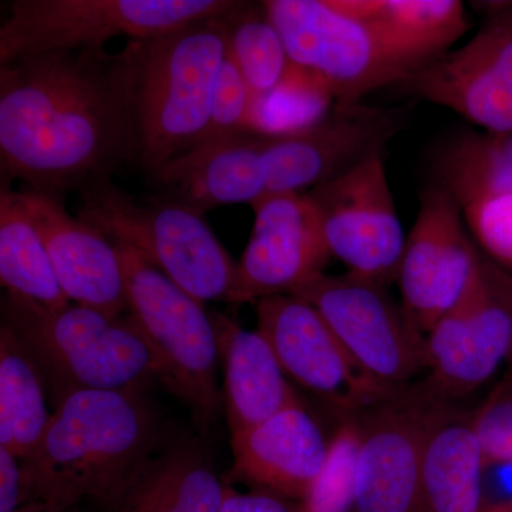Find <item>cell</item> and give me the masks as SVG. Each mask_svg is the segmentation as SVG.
Returning a JSON list of instances; mask_svg holds the SVG:
<instances>
[{
	"label": "cell",
	"instance_id": "obj_16",
	"mask_svg": "<svg viewBox=\"0 0 512 512\" xmlns=\"http://www.w3.org/2000/svg\"><path fill=\"white\" fill-rule=\"evenodd\" d=\"M400 124L402 117L394 110L336 104L325 120L309 130L285 137L264 136L268 197L316 187L383 153Z\"/></svg>",
	"mask_w": 512,
	"mask_h": 512
},
{
	"label": "cell",
	"instance_id": "obj_19",
	"mask_svg": "<svg viewBox=\"0 0 512 512\" xmlns=\"http://www.w3.org/2000/svg\"><path fill=\"white\" fill-rule=\"evenodd\" d=\"M231 477L302 501L322 474L330 440L302 402L232 434Z\"/></svg>",
	"mask_w": 512,
	"mask_h": 512
},
{
	"label": "cell",
	"instance_id": "obj_22",
	"mask_svg": "<svg viewBox=\"0 0 512 512\" xmlns=\"http://www.w3.org/2000/svg\"><path fill=\"white\" fill-rule=\"evenodd\" d=\"M224 491L200 440H171L138 468L107 510L220 512Z\"/></svg>",
	"mask_w": 512,
	"mask_h": 512
},
{
	"label": "cell",
	"instance_id": "obj_10",
	"mask_svg": "<svg viewBox=\"0 0 512 512\" xmlns=\"http://www.w3.org/2000/svg\"><path fill=\"white\" fill-rule=\"evenodd\" d=\"M382 154L365 158L306 194L318 210L330 254L350 274L386 286L399 276L406 238Z\"/></svg>",
	"mask_w": 512,
	"mask_h": 512
},
{
	"label": "cell",
	"instance_id": "obj_32",
	"mask_svg": "<svg viewBox=\"0 0 512 512\" xmlns=\"http://www.w3.org/2000/svg\"><path fill=\"white\" fill-rule=\"evenodd\" d=\"M463 211L481 245L512 266V192L473 202Z\"/></svg>",
	"mask_w": 512,
	"mask_h": 512
},
{
	"label": "cell",
	"instance_id": "obj_4",
	"mask_svg": "<svg viewBox=\"0 0 512 512\" xmlns=\"http://www.w3.org/2000/svg\"><path fill=\"white\" fill-rule=\"evenodd\" d=\"M2 325L25 346L55 406L86 390L148 387L160 366L128 313L110 318L72 305L47 309L6 292Z\"/></svg>",
	"mask_w": 512,
	"mask_h": 512
},
{
	"label": "cell",
	"instance_id": "obj_14",
	"mask_svg": "<svg viewBox=\"0 0 512 512\" xmlns=\"http://www.w3.org/2000/svg\"><path fill=\"white\" fill-rule=\"evenodd\" d=\"M444 399L427 387L377 404L360 424L355 512H423L421 466L430 421Z\"/></svg>",
	"mask_w": 512,
	"mask_h": 512
},
{
	"label": "cell",
	"instance_id": "obj_27",
	"mask_svg": "<svg viewBox=\"0 0 512 512\" xmlns=\"http://www.w3.org/2000/svg\"><path fill=\"white\" fill-rule=\"evenodd\" d=\"M439 187L461 208L512 192V134H467L451 141L434 163Z\"/></svg>",
	"mask_w": 512,
	"mask_h": 512
},
{
	"label": "cell",
	"instance_id": "obj_30",
	"mask_svg": "<svg viewBox=\"0 0 512 512\" xmlns=\"http://www.w3.org/2000/svg\"><path fill=\"white\" fill-rule=\"evenodd\" d=\"M360 426L345 421L330 439L329 457L318 480L298 503V512H355V466Z\"/></svg>",
	"mask_w": 512,
	"mask_h": 512
},
{
	"label": "cell",
	"instance_id": "obj_26",
	"mask_svg": "<svg viewBox=\"0 0 512 512\" xmlns=\"http://www.w3.org/2000/svg\"><path fill=\"white\" fill-rule=\"evenodd\" d=\"M0 281L6 292L47 309H62L72 303L57 281L45 242L19 192L5 185L0 195Z\"/></svg>",
	"mask_w": 512,
	"mask_h": 512
},
{
	"label": "cell",
	"instance_id": "obj_34",
	"mask_svg": "<svg viewBox=\"0 0 512 512\" xmlns=\"http://www.w3.org/2000/svg\"><path fill=\"white\" fill-rule=\"evenodd\" d=\"M478 512H512V461L484 456Z\"/></svg>",
	"mask_w": 512,
	"mask_h": 512
},
{
	"label": "cell",
	"instance_id": "obj_23",
	"mask_svg": "<svg viewBox=\"0 0 512 512\" xmlns=\"http://www.w3.org/2000/svg\"><path fill=\"white\" fill-rule=\"evenodd\" d=\"M483 461L474 413L454 409L443 400L424 443L423 512H478Z\"/></svg>",
	"mask_w": 512,
	"mask_h": 512
},
{
	"label": "cell",
	"instance_id": "obj_5",
	"mask_svg": "<svg viewBox=\"0 0 512 512\" xmlns=\"http://www.w3.org/2000/svg\"><path fill=\"white\" fill-rule=\"evenodd\" d=\"M79 195L77 217L113 244L136 251L202 305L228 302L237 262L197 211L168 200L140 204L113 180Z\"/></svg>",
	"mask_w": 512,
	"mask_h": 512
},
{
	"label": "cell",
	"instance_id": "obj_20",
	"mask_svg": "<svg viewBox=\"0 0 512 512\" xmlns=\"http://www.w3.org/2000/svg\"><path fill=\"white\" fill-rule=\"evenodd\" d=\"M165 188L163 200L204 215L221 205L249 204L268 197L264 136L241 131L192 148L153 177Z\"/></svg>",
	"mask_w": 512,
	"mask_h": 512
},
{
	"label": "cell",
	"instance_id": "obj_21",
	"mask_svg": "<svg viewBox=\"0 0 512 512\" xmlns=\"http://www.w3.org/2000/svg\"><path fill=\"white\" fill-rule=\"evenodd\" d=\"M224 362V403L231 433L251 429L301 402L264 336L242 329L222 312L211 313Z\"/></svg>",
	"mask_w": 512,
	"mask_h": 512
},
{
	"label": "cell",
	"instance_id": "obj_31",
	"mask_svg": "<svg viewBox=\"0 0 512 512\" xmlns=\"http://www.w3.org/2000/svg\"><path fill=\"white\" fill-rule=\"evenodd\" d=\"M252 100L254 97L248 84L245 83L234 60L227 53V59L215 86L207 131L198 146L221 140L241 131H248Z\"/></svg>",
	"mask_w": 512,
	"mask_h": 512
},
{
	"label": "cell",
	"instance_id": "obj_6",
	"mask_svg": "<svg viewBox=\"0 0 512 512\" xmlns=\"http://www.w3.org/2000/svg\"><path fill=\"white\" fill-rule=\"evenodd\" d=\"M116 245V244H114ZM119 249L126 278L128 316L160 366V382L183 400L200 423L217 419V335L204 305L133 249Z\"/></svg>",
	"mask_w": 512,
	"mask_h": 512
},
{
	"label": "cell",
	"instance_id": "obj_7",
	"mask_svg": "<svg viewBox=\"0 0 512 512\" xmlns=\"http://www.w3.org/2000/svg\"><path fill=\"white\" fill-rule=\"evenodd\" d=\"M232 0H15L0 26V64L100 49L114 37L150 39L227 15Z\"/></svg>",
	"mask_w": 512,
	"mask_h": 512
},
{
	"label": "cell",
	"instance_id": "obj_12",
	"mask_svg": "<svg viewBox=\"0 0 512 512\" xmlns=\"http://www.w3.org/2000/svg\"><path fill=\"white\" fill-rule=\"evenodd\" d=\"M255 305L256 330L274 350L286 376L336 409L352 413L375 407L397 393L357 365L311 303L279 295Z\"/></svg>",
	"mask_w": 512,
	"mask_h": 512
},
{
	"label": "cell",
	"instance_id": "obj_2",
	"mask_svg": "<svg viewBox=\"0 0 512 512\" xmlns=\"http://www.w3.org/2000/svg\"><path fill=\"white\" fill-rule=\"evenodd\" d=\"M148 387L86 390L57 404L32 456L22 460L23 505L109 508L131 476L171 440Z\"/></svg>",
	"mask_w": 512,
	"mask_h": 512
},
{
	"label": "cell",
	"instance_id": "obj_28",
	"mask_svg": "<svg viewBox=\"0 0 512 512\" xmlns=\"http://www.w3.org/2000/svg\"><path fill=\"white\" fill-rule=\"evenodd\" d=\"M228 55L251 90L252 97L276 89L293 63L284 39L261 3L237 2L224 16Z\"/></svg>",
	"mask_w": 512,
	"mask_h": 512
},
{
	"label": "cell",
	"instance_id": "obj_11",
	"mask_svg": "<svg viewBox=\"0 0 512 512\" xmlns=\"http://www.w3.org/2000/svg\"><path fill=\"white\" fill-rule=\"evenodd\" d=\"M426 343L436 396L448 402L483 386L512 352V275L483 259L474 284Z\"/></svg>",
	"mask_w": 512,
	"mask_h": 512
},
{
	"label": "cell",
	"instance_id": "obj_24",
	"mask_svg": "<svg viewBox=\"0 0 512 512\" xmlns=\"http://www.w3.org/2000/svg\"><path fill=\"white\" fill-rule=\"evenodd\" d=\"M365 20L412 74L446 55L468 28L458 0H336Z\"/></svg>",
	"mask_w": 512,
	"mask_h": 512
},
{
	"label": "cell",
	"instance_id": "obj_13",
	"mask_svg": "<svg viewBox=\"0 0 512 512\" xmlns=\"http://www.w3.org/2000/svg\"><path fill=\"white\" fill-rule=\"evenodd\" d=\"M463 217V208L450 192L430 187L406 239L397 281L404 312L424 336L466 295L483 262Z\"/></svg>",
	"mask_w": 512,
	"mask_h": 512
},
{
	"label": "cell",
	"instance_id": "obj_18",
	"mask_svg": "<svg viewBox=\"0 0 512 512\" xmlns=\"http://www.w3.org/2000/svg\"><path fill=\"white\" fill-rule=\"evenodd\" d=\"M18 192L69 301L110 318L126 315V278L116 245L77 215H70L63 202L35 191Z\"/></svg>",
	"mask_w": 512,
	"mask_h": 512
},
{
	"label": "cell",
	"instance_id": "obj_1",
	"mask_svg": "<svg viewBox=\"0 0 512 512\" xmlns=\"http://www.w3.org/2000/svg\"><path fill=\"white\" fill-rule=\"evenodd\" d=\"M3 180L60 202L137 163L136 49L67 50L0 64Z\"/></svg>",
	"mask_w": 512,
	"mask_h": 512
},
{
	"label": "cell",
	"instance_id": "obj_36",
	"mask_svg": "<svg viewBox=\"0 0 512 512\" xmlns=\"http://www.w3.org/2000/svg\"><path fill=\"white\" fill-rule=\"evenodd\" d=\"M22 505V460L0 447V512H16Z\"/></svg>",
	"mask_w": 512,
	"mask_h": 512
},
{
	"label": "cell",
	"instance_id": "obj_37",
	"mask_svg": "<svg viewBox=\"0 0 512 512\" xmlns=\"http://www.w3.org/2000/svg\"><path fill=\"white\" fill-rule=\"evenodd\" d=\"M16 512H73V510L72 508H64L56 504L33 501V503L22 505Z\"/></svg>",
	"mask_w": 512,
	"mask_h": 512
},
{
	"label": "cell",
	"instance_id": "obj_8",
	"mask_svg": "<svg viewBox=\"0 0 512 512\" xmlns=\"http://www.w3.org/2000/svg\"><path fill=\"white\" fill-rule=\"evenodd\" d=\"M262 6L292 63L325 83L340 106L360 103L365 94L412 74L372 26L336 0H268Z\"/></svg>",
	"mask_w": 512,
	"mask_h": 512
},
{
	"label": "cell",
	"instance_id": "obj_33",
	"mask_svg": "<svg viewBox=\"0 0 512 512\" xmlns=\"http://www.w3.org/2000/svg\"><path fill=\"white\" fill-rule=\"evenodd\" d=\"M483 454L512 461V382L504 377L474 412Z\"/></svg>",
	"mask_w": 512,
	"mask_h": 512
},
{
	"label": "cell",
	"instance_id": "obj_35",
	"mask_svg": "<svg viewBox=\"0 0 512 512\" xmlns=\"http://www.w3.org/2000/svg\"><path fill=\"white\" fill-rule=\"evenodd\" d=\"M220 512H298V504L269 491L239 493L225 485Z\"/></svg>",
	"mask_w": 512,
	"mask_h": 512
},
{
	"label": "cell",
	"instance_id": "obj_3",
	"mask_svg": "<svg viewBox=\"0 0 512 512\" xmlns=\"http://www.w3.org/2000/svg\"><path fill=\"white\" fill-rule=\"evenodd\" d=\"M224 16L133 40L136 164L150 177L197 147L207 131L215 86L228 53Z\"/></svg>",
	"mask_w": 512,
	"mask_h": 512
},
{
	"label": "cell",
	"instance_id": "obj_15",
	"mask_svg": "<svg viewBox=\"0 0 512 512\" xmlns=\"http://www.w3.org/2000/svg\"><path fill=\"white\" fill-rule=\"evenodd\" d=\"M252 208L254 227L228 298L234 305L293 295L325 274L332 258L308 194L271 195Z\"/></svg>",
	"mask_w": 512,
	"mask_h": 512
},
{
	"label": "cell",
	"instance_id": "obj_17",
	"mask_svg": "<svg viewBox=\"0 0 512 512\" xmlns=\"http://www.w3.org/2000/svg\"><path fill=\"white\" fill-rule=\"evenodd\" d=\"M414 96L456 111L487 133L512 134V22L495 19L470 42L410 74Z\"/></svg>",
	"mask_w": 512,
	"mask_h": 512
},
{
	"label": "cell",
	"instance_id": "obj_38",
	"mask_svg": "<svg viewBox=\"0 0 512 512\" xmlns=\"http://www.w3.org/2000/svg\"><path fill=\"white\" fill-rule=\"evenodd\" d=\"M508 363H510V369H508V373L507 375H505V377H507V379L510 380V382H512V352L510 355V359H508Z\"/></svg>",
	"mask_w": 512,
	"mask_h": 512
},
{
	"label": "cell",
	"instance_id": "obj_9",
	"mask_svg": "<svg viewBox=\"0 0 512 512\" xmlns=\"http://www.w3.org/2000/svg\"><path fill=\"white\" fill-rule=\"evenodd\" d=\"M333 330L367 375L392 392L427 369L426 336L384 286L346 272L320 275L298 291Z\"/></svg>",
	"mask_w": 512,
	"mask_h": 512
},
{
	"label": "cell",
	"instance_id": "obj_29",
	"mask_svg": "<svg viewBox=\"0 0 512 512\" xmlns=\"http://www.w3.org/2000/svg\"><path fill=\"white\" fill-rule=\"evenodd\" d=\"M336 104L325 83L293 64L284 82L252 100L248 131L265 137L302 133L325 120Z\"/></svg>",
	"mask_w": 512,
	"mask_h": 512
},
{
	"label": "cell",
	"instance_id": "obj_25",
	"mask_svg": "<svg viewBox=\"0 0 512 512\" xmlns=\"http://www.w3.org/2000/svg\"><path fill=\"white\" fill-rule=\"evenodd\" d=\"M46 384L35 360L0 326V447L20 460L32 456L49 426Z\"/></svg>",
	"mask_w": 512,
	"mask_h": 512
}]
</instances>
